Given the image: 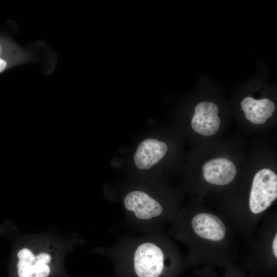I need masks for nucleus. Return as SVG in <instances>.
<instances>
[{"mask_svg":"<svg viewBox=\"0 0 277 277\" xmlns=\"http://www.w3.org/2000/svg\"><path fill=\"white\" fill-rule=\"evenodd\" d=\"M277 198V175L269 168H263L254 175L249 196L251 211L258 214L269 207Z\"/></svg>","mask_w":277,"mask_h":277,"instance_id":"7ed1b4c3","label":"nucleus"},{"mask_svg":"<svg viewBox=\"0 0 277 277\" xmlns=\"http://www.w3.org/2000/svg\"><path fill=\"white\" fill-rule=\"evenodd\" d=\"M151 192L138 188L126 193L122 200L126 225L133 231L142 234L159 229L169 215L165 205Z\"/></svg>","mask_w":277,"mask_h":277,"instance_id":"f03ea898","label":"nucleus"},{"mask_svg":"<svg viewBox=\"0 0 277 277\" xmlns=\"http://www.w3.org/2000/svg\"><path fill=\"white\" fill-rule=\"evenodd\" d=\"M160 229L140 235L125 234L99 250L124 277H162L170 260L169 245Z\"/></svg>","mask_w":277,"mask_h":277,"instance_id":"f257e3e1","label":"nucleus"},{"mask_svg":"<svg viewBox=\"0 0 277 277\" xmlns=\"http://www.w3.org/2000/svg\"><path fill=\"white\" fill-rule=\"evenodd\" d=\"M191 226L199 236L210 241H220L226 235V227L217 216L208 213H200L191 220Z\"/></svg>","mask_w":277,"mask_h":277,"instance_id":"423d86ee","label":"nucleus"},{"mask_svg":"<svg viewBox=\"0 0 277 277\" xmlns=\"http://www.w3.org/2000/svg\"><path fill=\"white\" fill-rule=\"evenodd\" d=\"M218 112V107L213 102L203 101L198 103L194 108V114L191 122L193 130L204 136L215 134L221 123Z\"/></svg>","mask_w":277,"mask_h":277,"instance_id":"20e7f679","label":"nucleus"},{"mask_svg":"<svg viewBox=\"0 0 277 277\" xmlns=\"http://www.w3.org/2000/svg\"><path fill=\"white\" fill-rule=\"evenodd\" d=\"M17 256V264L18 277H47L50 268L48 264L51 261V256L46 253L35 255L28 248L20 250Z\"/></svg>","mask_w":277,"mask_h":277,"instance_id":"39448f33","label":"nucleus"},{"mask_svg":"<svg viewBox=\"0 0 277 277\" xmlns=\"http://www.w3.org/2000/svg\"><path fill=\"white\" fill-rule=\"evenodd\" d=\"M241 106L246 118L250 122L255 118L267 120L275 110L274 104L267 98L256 100L246 97L241 101Z\"/></svg>","mask_w":277,"mask_h":277,"instance_id":"1a4fd4ad","label":"nucleus"},{"mask_svg":"<svg viewBox=\"0 0 277 277\" xmlns=\"http://www.w3.org/2000/svg\"><path fill=\"white\" fill-rule=\"evenodd\" d=\"M272 251L274 256L277 258V234H276L273 239L272 244Z\"/></svg>","mask_w":277,"mask_h":277,"instance_id":"9d476101","label":"nucleus"},{"mask_svg":"<svg viewBox=\"0 0 277 277\" xmlns=\"http://www.w3.org/2000/svg\"><path fill=\"white\" fill-rule=\"evenodd\" d=\"M167 150V145L164 142L146 139L137 146L134 155L135 164L140 169H149L165 156Z\"/></svg>","mask_w":277,"mask_h":277,"instance_id":"6e6552de","label":"nucleus"},{"mask_svg":"<svg viewBox=\"0 0 277 277\" xmlns=\"http://www.w3.org/2000/svg\"><path fill=\"white\" fill-rule=\"evenodd\" d=\"M7 66V62L4 60L0 58V72H2Z\"/></svg>","mask_w":277,"mask_h":277,"instance_id":"9b49d317","label":"nucleus"},{"mask_svg":"<svg viewBox=\"0 0 277 277\" xmlns=\"http://www.w3.org/2000/svg\"><path fill=\"white\" fill-rule=\"evenodd\" d=\"M202 170L206 182L220 186L230 183L236 174L234 163L225 158H216L206 162L203 165Z\"/></svg>","mask_w":277,"mask_h":277,"instance_id":"0eeeda50","label":"nucleus"}]
</instances>
